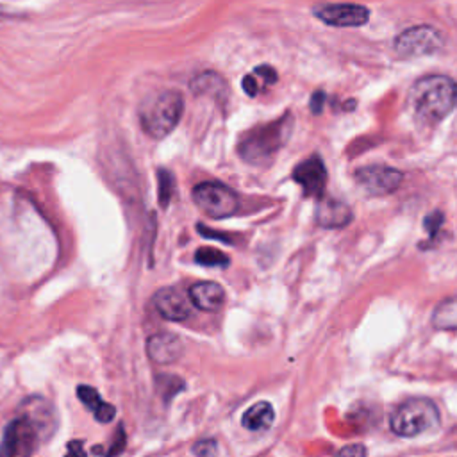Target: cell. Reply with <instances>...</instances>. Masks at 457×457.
<instances>
[{
  "label": "cell",
  "instance_id": "1",
  "mask_svg": "<svg viewBox=\"0 0 457 457\" xmlns=\"http://www.w3.org/2000/svg\"><path fill=\"white\" fill-rule=\"evenodd\" d=\"M407 102L423 123H437L457 107V82L446 75H427L409 89Z\"/></svg>",
  "mask_w": 457,
  "mask_h": 457
},
{
  "label": "cell",
  "instance_id": "2",
  "mask_svg": "<svg viewBox=\"0 0 457 457\" xmlns=\"http://www.w3.org/2000/svg\"><path fill=\"white\" fill-rule=\"evenodd\" d=\"M27 412L12 420L4 432L0 455L4 457H20V455H30L36 452L43 432L52 430V412H45V402L41 403V409H36V402L27 398L25 402Z\"/></svg>",
  "mask_w": 457,
  "mask_h": 457
},
{
  "label": "cell",
  "instance_id": "3",
  "mask_svg": "<svg viewBox=\"0 0 457 457\" xmlns=\"http://www.w3.org/2000/svg\"><path fill=\"white\" fill-rule=\"evenodd\" d=\"M291 129H293L291 114H286L280 120H275L271 123L255 127L241 137L237 152L246 162L261 164L266 159H270L287 141Z\"/></svg>",
  "mask_w": 457,
  "mask_h": 457
},
{
  "label": "cell",
  "instance_id": "4",
  "mask_svg": "<svg viewBox=\"0 0 457 457\" xmlns=\"http://www.w3.org/2000/svg\"><path fill=\"white\" fill-rule=\"evenodd\" d=\"M182 111H184L182 95L179 91H162L143 104L139 111V121L143 130L150 137L161 139L177 127V123L180 121Z\"/></svg>",
  "mask_w": 457,
  "mask_h": 457
},
{
  "label": "cell",
  "instance_id": "5",
  "mask_svg": "<svg viewBox=\"0 0 457 457\" xmlns=\"http://www.w3.org/2000/svg\"><path fill=\"white\" fill-rule=\"evenodd\" d=\"M439 423V411L436 403L427 398L405 400L393 411L389 418L391 430L400 437H416L437 428Z\"/></svg>",
  "mask_w": 457,
  "mask_h": 457
},
{
  "label": "cell",
  "instance_id": "6",
  "mask_svg": "<svg viewBox=\"0 0 457 457\" xmlns=\"http://www.w3.org/2000/svg\"><path fill=\"white\" fill-rule=\"evenodd\" d=\"M191 198L196 207L211 218H228L237 209L236 193L220 182H200L193 187Z\"/></svg>",
  "mask_w": 457,
  "mask_h": 457
},
{
  "label": "cell",
  "instance_id": "7",
  "mask_svg": "<svg viewBox=\"0 0 457 457\" xmlns=\"http://www.w3.org/2000/svg\"><path fill=\"white\" fill-rule=\"evenodd\" d=\"M443 36L432 25H414L400 32L393 43L395 52L400 57L412 59L436 54L443 48Z\"/></svg>",
  "mask_w": 457,
  "mask_h": 457
},
{
  "label": "cell",
  "instance_id": "8",
  "mask_svg": "<svg viewBox=\"0 0 457 457\" xmlns=\"http://www.w3.org/2000/svg\"><path fill=\"white\" fill-rule=\"evenodd\" d=\"M357 186L370 196H384L398 189L403 180V173L396 168L384 164H370L359 168L353 175Z\"/></svg>",
  "mask_w": 457,
  "mask_h": 457
},
{
  "label": "cell",
  "instance_id": "9",
  "mask_svg": "<svg viewBox=\"0 0 457 457\" xmlns=\"http://www.w3.org/2000/svg\"><path fill=\"white\" fill-rule=\"evenodd\" d=\"M314 16L332 27H362L370 20V9L361 4H321Z\"/></svg>",
  "mask_w": 457,
  "mask_h": 457
},
{
  "label": "cell",
  "instance_id": "10",
  "mask_svg": "<svg viewBox=\"0 0 457 457\" xmlns=\"http://www.w3.org/2000/svg\"><path fill=\"white\" fill-rule=\"evenodd\" d=\"M154 307L170 321H184L191 316L193 302L189 295L177 287H162L154 295Z\"/></svg>",
  "mask_w": 457,
  "mask_h": 457
},
{
  "label": "cell",
  "instance_id": "11",
  "mask_svg": "<svg viewBox=\"0 0 457 457\" xmlns=\"http://www.w3.org/2000/svg\"><path fill=\"white\" fill-rule=\"evenodd\" d=\"M293 179L303 187V193L307 196H316L320 198L327 182V170L321 161V157L312 155L305 161H302L295 170H293Z\"/></svg>",
  "mask_w": 457,
  "mask_h": 457
},
{
  "label": "cell",
  "instance_id": "12",
  "mask_svg": "<svg viewBox=\"0 0 457 457\" xmlns=\"http://www.w3.org/2000/svg\"><path fill=\"white\" fill-rule=\"evenodd\" d=\"M184 352L182 339L170 332H159L148 337L146 353L155 364H171L180 359Z\"/></svg>",
  "mask_w": 457,
  "mask_h": 457
},
{
  "label": "cell",
  "instance_id": "13",
  "mask_svg": "<svg viewBox=\"0 0 457 457\" xmlns=\"http://www.w3.org/2000/svg\"><path fill=\"white\" fill-rule=\"evenodd\" d=\"M352 209L336 198H321L316 205V223L323 228H343L352 221Z\"/></svg>",
  "mask_w": 457,
  "mask_h": 457
},
{
  "label": "cell",
  "instance_id": "14",
  "mask_svg": "<svg viewBox=\"0 0 457 457\" xmlns=\"http://www.w3.org/2000/svg\"><path fill=\"white\" fill-rule=\"evenodd\" d=\"M187 295L195 307H198L200 311H209V312L218 311L225 302L223 287L218 282H211V280L193 284L189 287Z\"/></svg>",
  "mask_w": 457,
  "mask_h": 457
},
{
  "label": "cell",
  "instance_id": "15",
  "mask_svg": "<svg viewBox=\"0 0 457 457\" xmlns=\"http://www.w3.org/2000/svg\"><path fill=\"white\" fill-rule=\"evenodd\" d=\"M273 421H275V411H273L271 403H268L264 400L248 407L241 418L243 427L252 432L266 430L273 425Z\"/></svg>",
  "mask_w": 457,
  "mask_h": 457
},
{
  "label": "cell",
  "instance_id": "16",
  "mask_svg": "<svg viewBox=\"0 0 457 457\" xmlns=\"http://www.w3.org/2000/svg\"><path fill=\"white\" fill-rule=\"evenodd\" d=\"M77 395H79L80 402H82L87 409L93 411V414H95V418H96L98 421L107 423V421H111V420L114 418V412H116L114 407L109 405L107 402H104L96 389H93V387H89V386H79Z\"/></svg>",
  "mask_w": 457,
  "mask_h": 457
},
{
  "label": "cell",
  "instance_id": "17",
  "mask_svg": "<svg viewBox=\"0 0 457 457\" xmlns=\"http://www.w3.org/2000/svg\"><path fill=\"white\" fill-rule=\"evenodd\" d=\"M432 327L439 330H457V295L445 298L432 312Z\"/></svg>",
  "mask_w": 457,
  "mask_h": 457
},
{
  "label": "cell",
  "instance_id": "18",
  "mask_svg": "<svg viewBox=\"0 0 457 457\" xmlns=\"http://www.w3.org/2000/svg\"><path fill=\"white\" fill-rule=\"evenodd\" d=\"M191 91L195 95H212L225 89V80L212 71H204L191 80Z\"/></svg>",
  "mask_w": 457,
  "mask_h": 457
},
{
  "label": "cell",
  "instance_id": "19",
  "mask_svg": "<svg viewBox=\"0 0 457 457\" xmlns=\"http://www.w3.org/2000/svg\"><path fill=\"white\" fill-rule=\"evenodd\" d=\"M195 261L204 266H228V257L211 246L198 248L195 253Z\"/></svg>",
  "mask_w": 457,
  "mask_h": 457
},
{
  "label": "cell",
  "instance_id": "20",
  "mask_svg": "<svg viewBox=\"0 0 457 457\" xmlns=\"http://www.w3.org/2000/svg\"><path fill=\"white\" fill-rule=\"evenodd\" d=\"M157 180H159V202L162 207H166L171 200V195L175 189V180L168 170H159Z\"/></svg>",
  "mask_w": 457,
  "mask_h": 457
},
{
  "label": "cell",
  "instance_id": "21",
  "mask_svg": "<svg viewBox=\"0 0 457 457\" xmlns=\"http://www.w3.org/2000/svg\"><path fill=\"white\" fill-rule=\"evenodd\" d=\"M195 455H216L218 453V445L214 439H204V441H198L193 450H191Z\"/></svg>",
  "mask_w": 457,
  "mask_h": 457
},
{
  "label": "cell",
  "instance_id": "22",
  "mask_svg": "<svg viewBox=\"0 0 457 457\" xmlns=\"http://www.w3.org/2000/svg\"><path fill=\"white\" fill-rule=\"evenodd\" d=\"M443 221H445V218H443L441 212H430V216H427L423 223H425V228L428 230V234L434 236L441 228Z\"/></svg>",
  "mask_w": 457,
  "mask_h": 457
},
{
  "label": "cell",
  "instance_id": "23",
  "mask_svg": "<svg viewBox=\"0 0 457 457\" xmlns=\"http://www.w3.org/2000/svg\"><path fill=\"white\" fill-rule=\"evenodd\" d=\"M255 75L262 77L264 84H275V82H277V71H275L271 66H268V64L257 66V68H255Z\"/></svg>",
  "mask_w": 457,
  "mask_h": 457
},
{
  "label": "cell",
  "instance_id": "24",
  "mask_svg": "<svg viewBox=\"0 0 457 457\" xmlns=\"http://www.w3.org/2000/svg\"><path fill=\"white\" fill-rule=\"evenodd\" d=\"M243 89L248 96H255L259 93V86H257V80L253 75H245L243 79Z\"/></svg>",
  "mask_w": 457,
  "mask_h": 457
},
{
  "label": "cell",
  "instance_id": "25",
  "mask_svg": "<svg viewBox=\"0 0 457 457\" xmlns=\"http://www.w3.org/2000/svg\"><path fill=\"white\" fill-rule=\"evenodd\" d=\"M123 448H125V432H123V427H120V430H118V436H116V439L112 441V446L109 448V455H116V453H120V452H123Z\"/></svg>",
  "mask_w": 457,
  "mask_h": 457
},
{
  "label": "cell",
  "instance_id": "26",
  "mask_svg": "<svg viewBox=\"0 0 457 457\" xmlns=\"http://www.w3.org/2000/svg\"><path fill=\"white\" fill-rule=\"evenodd\" d=\"M323 93L321 91H316L314 95H312V102H311V109H312V112L314 114H318L320 111H321V105H323Z\"/></svg>",
  "mask_w": 457,
  "mask_h": 457
},
{
  "label": "cell",
  "instance_id": "27",
  "mask_svg": "<svg viewBox=\"0 0 457 457\" xmlns=\"http://www.w3.org/2000/svg\"><path fill=\"white\" fill-rule=\"evenodd\" d=\"M339 453H350V455H362L366 453V448L362 445H353V446H346V448H341Z\"/></svg>",
  "mask_w": 457,
  "mask_h": 457
},
{
  "label": "cell",
  "instance_id": "28",
  "mask_svg": "<svg viewBox=\"0 0 457 457\" xmlns=\"http://www.w3.org/2000/svg\"><path fill=\"white\" fill-rule=\"evenodd\" d=\"M68 452H71V453H84V450L80 448V445H79V441H75V443H71L70 446H68Z\"/></svg>",
  "mask_w": 457,
  "mask_h": 457
},
{
  "label": "cell",
  "instance_id": "29",
  "mask_svg": "<svg viewBox=\"0 0 457 457\" xmlns=\"http://www.w3.org/2000/svg\"><path fill=\"white\" fill-rule=\"evenodd\" d=\"M12 14H9L7 11H5V7L4 5H0V20H4V18H11Z\"/></svg>",
  "mask_w": 457,
  "mask_h": 457
}]
</instances>
